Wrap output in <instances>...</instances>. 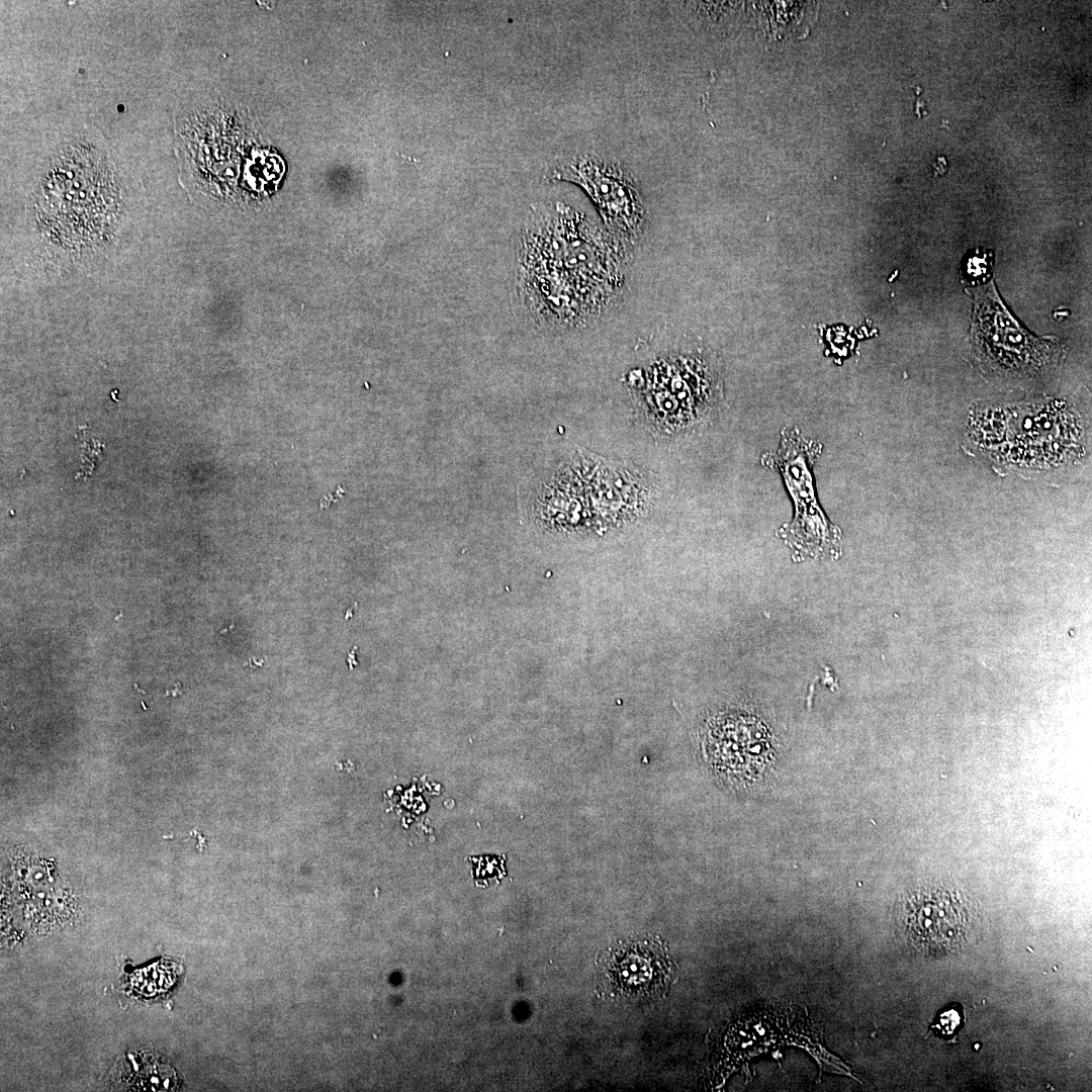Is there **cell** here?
<instances>
[{"label": "cell", "instance_id": "cell-1", "mask_svg": "<svg viewBox=\"0 0 1092 1092\" xmlns=\"http://www.w3.org/2000/svg\"><path fill=\"white\" fill-rule=\"evenodd\" d=\"M526 232L522 286L539 323L583 328L621 301L632 256L604 225L557 203L532 217Z\"/></svg>", "mask_w": 1092, "mask_h": 1092}, {"label": "cell", "instance_id": "cell-2", "mask_svg": "<svg viewBox=\"0 0 1092 1092\" xmlns=\"http://www.w3.org/2000/svg\"><path fill=\"white\" fill-rule=\"evenodd\" d=\"M550 179L579 186L597 207L605 229L633 257L648 229V210L638 181L618 159L594 152L560 159Z\"/></svg>", "mask_w": 1092, "mask_h": 1092}, {"label": "cell", "instance_id": "cell-3", "mask_svg": "<svg viewBox=\"0 0 1092 1092\" xmlns=\"http://www.w3.org/2000/svg\"><path fill=\"white\" fill-rule=\"evenodd\" d=\"M778 452L782 473L796 504L788 540L810 554L836 549V529L826 520L815 498L812 451L804 440L787 432Z\"/></svg>", "mask_w": 1092, "mask_h": 1092}, {"label": "cell", "instance_id": "cell-4", "mask_svg": "<svg viewBox=\"0 0 1092 1092\" xmlns=\"http://www.w3.org/2000/svg\"><path fill=\"white\" fill-rule=\"evenodd\" d=\"M600 966L604 987L615 996L661 993L673 976L672 963L655 939L621 942L604 953Z\"/></svg>", "mask_w": 1092, "mask_h": 1092}, {"label": "cell", "instance_id": "cell-5", "mask_svg": "<svg viewBox=\"0 0 1092 1092\" xmlns=\"http://www.w3.org/2000/svg\"><path fill=\"white\" fill-rule=\"evenodd\" d=\"M903 920L909 939L926 950L953 948L965 934L964 909L956 898L943 891L913 897L907 903Z\"/></svg>", "mask_w": 1092, "mask_h": 1092}, {"label": "cell", "instance_id": "cell-6", "mask_svg": "<svg viewBox=\"0 0 1092 1092\" xmlns=\"http://www.w3.org/2000/svg\"><path fill=\"white\" fill-rule=\"evenodd\" d=\"M976 328L982 351L997 365L1019 370L1040 364L1044 348L1040 341L1021 330L1000 304L991 311L981 307Z\"/></svg>", "mask_w": 1092, "mask_h": 1092}, {"label": "cell", "instance_id": "cell-7", "mask_svg": "<svg viewBox=\"0 0 1092 1092\" xmlns=\"http://www.w3.org/2000/svg\"><path fill=\"white\" fill-rule=\"evenodd\" d=\"M475 880L477 883H484L489 879H498L502 877L503 867L499 860H478L474 867Z\"/></svg>", "mask_w": 1092, "mask_h": 1092}]
</instances>
